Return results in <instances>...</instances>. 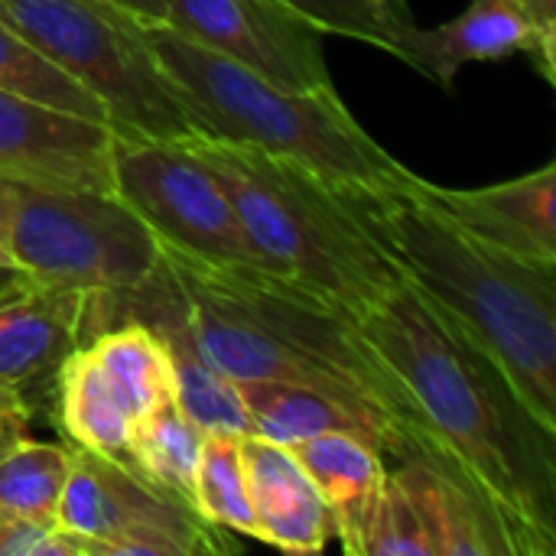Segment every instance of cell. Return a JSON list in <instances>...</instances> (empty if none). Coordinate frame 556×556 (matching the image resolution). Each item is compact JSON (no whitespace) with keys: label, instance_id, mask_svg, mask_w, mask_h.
<instances>
[{"label":"cell","instance_id":"obj_10","mask_svg":"<svg viewBox=\"0 0 556 556\" xmlns=\"http://www.w3.org/2000/svg\"><path fill=\"white\" fill-rule=\"evenodd\" d=\"M166 26L274 85H332L319 33L277 0H166Z\"/></svg>","mask_w":556,"mask_h":556},{"label":"cell","instance_id":"obj_11","mask_svg":"<svg viewBox=\"0 0 556 556\" xmlns=\"http://www.w3.org/2000/svg\"><path fill=\"white\" fill-rule=\"evenodd\" d=\"M0 179L114 189V130L0 91Z\"/></svg>","mask_w":556,"mask_h":556},{"label":"cell","instance_id":"obj_5","mask_svg":"<svg viewBox=\"0 0 556 556\" xmlns=\"http://www.w3.org/2000/svg\"><path fill=\"white\" fill-rule=\"evenodd\" d=\"M143 33L156 62L215 137L300 163L339 189L381 192L414 176L355 121L336 85L283 88L166 23H143Z\"/></svg>","mask_w":556,"mask_h":556},{"label":"cell","instance_id":"obj_14","mask_svg":"<svg viewBox=\"0 0 556 556\" xmlns=\"http://www.w3.org/2000/svg\"><path fill=\"white\" fill-rule=\"evenodd\" d=\"M241 459L254 505L257 541L290 554H319L336 541L332 511L290 446L244 433Z\"/></svg>","mask_w":556,"mask_h":556},{"label":"cell","instance_id":"obj_9","mask_svg":"<svg viewBox=\"0 0 556 556\" xmlns=\"http://www.w3.org/2000/svg\"><path fill=\"white\" fill-rule=\"evenodd\" d=\"M55 521L85 556L215 554V528L143 482L127 463L72 446Z\"/></svg>","mask_w":556,"mask_h":556},{"label":"cell","instance_id":"obj_16","mask_svg":"<svg viewBox=\"0 0 556 556\" xmlns=\"http://www.w3.org/2000/svg\"><path fill=\"white\" fill-rule=\"evenodd\" d=\"M528 52L554 81L556 42L515 0H472L456 20L420 33V75L453 91L456 75L469 62H495Z\"/></svg>","mask_w":556,"mask_h":556},{"label":"cell","instance_id":"obj_31","mask_svg":"<svg viewBox=\"0 0 556 556\" xmlns=\"http://www.w3.org/2000/svg\"><path fill=\"white\" fill-rule=\"evenodd\" d=\"M10 394H13V391H10Z\"/></svg>","mask_w":556,"mask_h":556},{"label":"cell","instance_id":"obj_7","mask_svg":"<svg viewBox=\"0 0 556 556\" xmlns=\"http://www.w3.org/2000/svg\"><path fill=\"white\" fill-rule=\"evenodd\" d=\"M0 248L29 283L85 293L134 290L160 261L150 228L114 192L13 179H0Z\"/></svg>","mask_w":556,"mask_h":556},{"label":"cell","instance_id":"obj_25","mask_svg":"<svg viewBox=\"0 0 556 556\" xmlns=\"http://www.w3.org/2000/svg\"><path fill=\"white\" fill-rule=\"evenodd\" d=\"M0 556H85V551L55 521L0 515Z\"/></svg>","mask_w":556,"mask_h":556},{"label":"cell","instance_id":"obj_23","mask_svg":"<svg viewBox=\"0 0 556 556\" xmlns=\"http://www.w3.org/2000/svg\"><path fill=\"white\" fill-rule=\"evenodd\" d=\"M195 515L215 531L257 538L238 433H205L195 469Z\"/></svg>","mask_w":556,"mask_h":556},{"label":"cell","instance_id":"obj_19","mask_svg":"<svg viewBox=\"0 0 556 556\" xmlns=\"http://www.w3.org/2000/svg\"><path fill=\"white\" fill-rule=\"evenodd\" d=\"M205 433L169 397L140 414L127 437L124 463L153 489L195 511V469Z\"/></svg>","mask_w":556,"mask_h":556},{"label":"cell","instance_id":"obj_4","mask_svg":"<svg viewBox=\"0 0 556 556\" xmlns=\"http://www.w3.org/2000/svg\"><path fill=\"white\" fill-rule=\"evenodd\" d=\"M228 192L261 267L280 283L358 319L404 277L349 192L313 169L241 140L189 143Z\"/></svg>","mask_w":556,"mask_h":556},{"label":"cell","instance_id":"obj_29","mask_svg":"<svg viewBox=\"0 0 556 556\" xmlns=\"http://www.w3.org/2000/svg\"><path fill=\"white\" fill-rule=\"evenodd\" d=\"M23 283H26V277L16 267H0V296H7L10 290H16Z\"/></svg>","mask_w":556,"mask_h":556},{"label":"cell","instance_id":"obj_20","mask_svg":"<svg viewBox=\"0 0 556 556\" xmlns=\"http://www.w3.org/2000/svg\"><path fill=\"white\" fill-rule=\"evenodd\" d=\"M88 349L134 420L173 397V358L150 326L137 319L111 323L88 339Z\"/></svg>","mask_w":556,"mask_h":556},{"label":"cell","instance_id":"obj_2","mask_svg":"<svg viewBox=\"0 0 556 556\" xmlns=\"http://www.w3.org/2000/svg\"><path fill=\"white\" fill-rule=\"evenodd\" d=\"M143 283L228 378L303 384L371 407L410 437L414 459L453 476L424 440L404 391L345 313L267 270L222 274L169 254H160Z\"/></svg>","mask_w":556,"mask_h":556},{"label":"cell","instance_id":"obj_27","mask_svg":"<svg viewBox=\"0 0 556 556\" xmlns=\"http://www.w3.org/2000/svg\"><path fill=\"white\" fill-rule=\"evenodd\" d=\"M140 23H166V0H108Z\"/></svg>","mask_w":556,"mask_h":556},{"label":"cell","instance_id":"obj_3","mask_svg":"<svg viewBox=\"0 0 556 556\" xmlns=\"http://www.w3.org/2000/svg\"><path fill=\"white\" fill-rule=\"evenodd\" d=\"M345 192L404 283L469 339L556 433V270L463 231L427 202L417 173L394 189Z\"/></svg>","mask_w":556,"mask_h":556},{"label":"cell","instance_id":"obj_13","mask_svg":"<svg viewBox=\"0 0 556 556\" xmlns=\"http://www.w3.org/2000/svg\"><path fill=\"white\" fill-rule=\"evenodd\" d=\"M91 296L29 280L0 296V391L29 404L33 391L55 381L65 355L91 339Z\"/></svg>","mask_w":556,"mask_h":556},{"label":"cell","instance_id":"obj_26","mask_svg":"<svg viewBox=\"0 0 556 556\" xmlns=\"http://www.w3.org/2000/svg\"><path fill=\"white\" fill-rule=\"evenodd\" d=\"M29 424H33V407L16 394L0 391V456L29 437Z\"/></svg>","mask_w":556,"mask_h":556},{"label":"cell","instance_id":"obj_8","mask_svg":"<svg viewBox=\"0 0 556 556\" xmlns=\"http://www.w3.org/2000/svg\"><path fill=\"white\" fill-rule=\"evenodd\" d=\"M111 192L150 228L160 254L222 274L264 270L228 192L189 143L114 134Z\"/></svg>","mask_w":556,"mask_h":556},{"label":"cell","instance_id":"obj_30","mask_svg":"<svg viewBox=\"0 0 556 556\" xmlns=\"http://www.w3.org/2000/svg\"><path fill=\"white\" fill-rule=\"evenodd\" d=\"M0 267H13V264H10V257H7V251H3V248H0Z\"/></svg>","mask_w":556,"mask_h":556},{"label":"cell","instance_id":"obj_15","mask_svg":"<svg viewBox=\"0 0 556 556\" xmlns=\"http://www.w3.org/2000/svg\"><path fill=\"white\" fill-rule=\"evenodd\" d=\"M251 433L280 446H293L306 437L342 430L375 443L384 456L414 459L417 450L410 437L371 407L339 401L326 391L287 384V381H238Z\"/></svg>","mask_w":556,"mask_h":556},{"label":"cell","instance_id":"obj_24","mask_svg":"<svg viewBox=\"0 0 556 556\" xmlns=\"http://www.w3.org/2000/svg\"><path fill=\"white\" fill-rule=\"evenodd\" d=\"M68 469L72 446L20 440L0 456V515L55 521Z\"/></svg>","mask_w":556,"mask_h":556},{"label":"cell","instance_id":"obj_21","mask_svg":"<svg viewBox=\"0 0 556 556\" xmlns=\"http://www.w3.org/2000/svg\"><path fill=\"white\" fill-rule=\"evenodd\" d=\"M319 36H345L397 55L420 72V26L407 0H277Z\"/></svg>","mask_w":556,"mask_h":556},{"label":"cell","instance_id":"obj_18","mask_svg":"<svg viewBox=\"0 0 556 556\" xmlns=\"http://www.w3.org/2000/svg\"><path fill=\"white\" fill-rule=\"evenodd\" d=\"M52 388H55L59 427L65 430L72 446L124 463L134 414L104 378L88 342L65 355Z\"/></svg>","mask_w":556,"mask_h":556},{"label":"cell","instance_id":"obj_17","mask_svg":"<svg viewBox=\"0 0 556 556\" xmlns=\"http://www.w3.org/2000/svg\"><path fill=\"white\" fill-rule=\"evenodd\" d=\"M290 450L316 485V492L323 495V502L329 505L336 538L339 544H345L388 476L384 453L375 443L342 430L306 437Z\"/></svg>","mask_w":556,"mask_h":556},{"label":"cell","instance_id":"obj_1","mask_svg":"<svg viewBox=\"0 0 556 556\" xmlns=\"http://www.w3.org/2000/svg\"><path fill=\"white\" fill-rule=\"evenodd\" d=\"M440 463L498 515L518 556L556 551V433L407 283L355 319Z\"/></svg>","mask_w":556,"mask_h":556},{"label":"cell","instance_id":"obj_12","mask_svg":"<svg viewBox=\"0 0 556 556\" xmlns=\"http://www.w3.org/2000/svg\"><path fill=\"white\" fill-rule=\"evenodd\" d=\"M420 192L472 238L556 270V163L482 189H446L420 179Z\"/></svg>","mask_w":556,"mask_h":556},{"label":"cell","instance_id":"obj_22","mask_svg":"<svg viewBox=\"0 0 556 556\" xmlns=\"http://www.w3.org/2000/svg\"><path fill=\"white\" fill-rule=\"evenodd\" d=\"M0 91L20 94L26 101L55 108L75 117L108 124L104 104L3 20H0Z\"/></svg>","mask_w":556,"mask_h":556},{"label":"cell","instance_id":"obj_28","mask_svg":"<svg viewBox=\"0 0 556 556\" xmlns=\"http://www.w3.org/2000/svg\"><path fill=\"white\" fill-rule=\"evenodd\" d=\"M538 26L547 39L556 42V0H515Z\"/></svg>","mask_w":556,"mask_h":556},{"label":"cell","instance_id":"obj_6","mask_svg":"<svg viewBox=\"0 0 556 556\" xmlns=\"http://www.w3.org/2000/svg\"><path fill=\"white\" fill-rule=\"evenodd\" d=\"M0 20L88 88L117 137H215L156 62L143 23L108 0H0Z\"/></svg>","mask_w":556,"mask_h":556}]
</instances>
